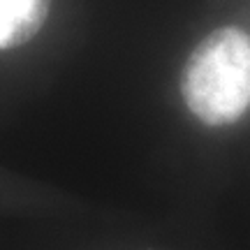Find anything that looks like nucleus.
<instances>
[{
    "mask_svg": "<svg viewBox=\"0 0 250 250\" xmlns=\"http://www.w3.org/2000/svg\"><path fill=\"white\" fill-rule=\"evenodd\" d=\"M181 95L202 123L229 125L250 107V37L241 28H218L190 54Z\"/></svg>",
    "mask_w": 250,
    "mask_h": 250,
    "instance_id": "nucleus-1",
    "label": "nucleus"
},
{
    "mask_svg": "<svg viewBox=\"0 0 250 250\" xmlns=\"http://www.w3.org/2000/svg\"><path fill=\"white\" fill-rule=\"evenodd\" d=\"M51 0H0V49L30 42L49 17Z\"/></svg>",
    "mask_w": 250,
    "mask_h": 250,
    "instance_id": "nucleus-2",
    "label": "nucleus"
}]
</instances>
